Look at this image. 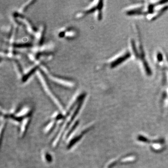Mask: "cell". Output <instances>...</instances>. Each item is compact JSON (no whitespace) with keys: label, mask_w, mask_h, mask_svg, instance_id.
Listing matches in <instances>:
<instances>
[{"label":"cell","mask_w":168,"mask_h":168,"mask_svg":"<svg viewBox=\"0 0 168 168\" xmlns=\"http://www.w3.org/2000/svg\"><path fill=\"white\" fill-rule=\"evenodd\" d=\"M168 1H152L128 7L125 11L129 16H140L148 20L156 19L168 9Z\"/></svg>","instance_id":"obj_1"},{"label":"cell","mask_w":168,"mask_h":168,"mask_svg":"<svg viewBox=\"0 0 168 168\" xmlns=\"http://www.w3.org/2000/svg\"><path fill=\"white\" fill-rule=\"evenodd\" d=\"M131 55H132V53L128 51H124L122 53H120L110 61L109 62L110 68L112 69L119 65H121L122 63L129 59L131 57Z\"/></svg>","instance_id":"obj_2"}]
</instances>
